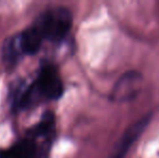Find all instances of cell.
Returning <instances> with one entry per match:
<instances>
[{"mask_svg":"<svg viewBox=\"0 0 159 158\" xmlns=\"http://www.w3.org/2000/svg\"><path fill=\"white\" fill-rule=\"evenodd\" d=\"M71 23L73 17L68 9L57 7L44 11L38 16L34 25L38 28L43 39L59 42L69 33Z\"/></svg>","mask_w":159,"mask_h":158,"instance_id":"6da1fadb","label":"cell"},{"mask_svg":"<svg viewBox=\"0 0 159 158\" xmlns=\"http://www.w3.org/2000/svg\"><path fill=\"white\" fill-rule=\"evenodd\" d=\"M33 88L35 92L47 100L59 99L63 93V84L57 68L52 65L42 67Z\"/></svg>","mask_w":159,"mask_h":158,"instance_id":"7a4b0ae2","label":"cell"},{"mask_svg":"<svg viewBox=\"0 0 159 158\" xmlns=\"http://www.w3.org/2000/svg\"><path fill=\"white\" fill-rule=\"evenodd\" d=\"M141 84L142 76L140 73L134 70L126 73L116 82L111 92V99L116 102H125L133 99L140 91Z\"/></svg>","mask_w":159,"mask_h":158,"instance_id":"3957f363","label":"cell"},{"mask_svg":"<svg viewBox=\"0 0 159 158\" xmlns=\"http://www.w3.org/2000/svg\"><path fill=\"white\" fill-rule=\"evenodd\" d=\"M151 119H152V114L149 113V114L143 116L142 118L138 120L136 122L132 124L125 131L124 135L120 138V140L118 141L117 145L115 146V150L111 153L109 158H125L128 151L131 147V145L138 140V138L142 134V132L145 130V128L148 126Z\"/></svg>","mask_w":159,"mask_h":158,"instance_id":"277c9868","label":"cell"},{"mask_svg":"<svg viewBox=\"0 0 159 158\" xmlns=\"http://www.w3.org/2000/svg\"><path fill=\"white\" fill-rule=\"evenodd\" d=\"M17 39H19L22 53L33 55L39 51L43 37L41 36L38 28L35 25H33L24 30L23 33H21L20 35H17Z\"/></svg>","mask_w":159,"mask_h":158,"instance_id":"5b68a950","label":"cell"},{"mask_svg":"<svg viewBox=\"0 0 159 158\" xmlns=\"http://www.w3.org/2000/svg\"><path fill=\"white\" fill-rule=\"evenodd\" d=\"M0 158H40V153L33 140H23L9 150L0 151Z\"/></svg>","mask_w":159,"mask_h":158,"instance_id":"8992f818","label":"cell"},{"mask_svg":"<svg viewBox=\"0 0 159 158\" xmlns=\"http://www.w3.org/2000/svg\"><path fill=\"white\" fill-rule=\"evenodd\" d=\"M22 55H23V53H22V50L20 48L17 35L9 37L3 42L1 48V59L4 67L8 68V70L13 68L17 64Z\"/></svg>","mask_w":159,"mask_h":158,"instance_id":"52a82bcc","label":"cell"}]
</instances>
